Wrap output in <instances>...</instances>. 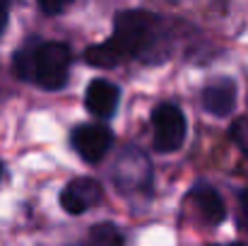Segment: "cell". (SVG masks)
I'll use <instances>...</instances> for the list:
<instances>
[{"mask_svg": "<svg viewBox=\"0 0 248 246\" xmlns=\"http://www.w3.org/2000/svg\"><path fill=\"white\" fill-rule=\"evenodd\" d=\"M202 109L212 116H229L234 111L236 104V84L229 78H219V80L210 82L202 89Z\"/></svg>", "mask_w": 248, "mask_h": 246, "instance_id": "9", "label": "cell"}, {"mask_svg": "<svg viewBox=\"0 0 248 246\" xmlns=\"http://www.w3.org/2000/svg\"><path fill=\"white\" fill-rule=\"evenodd\" d=\"M7 12H10V0H0V34L7 27Z\"/></svg>", "mask_w": 248, "mask_h": 246, "instance_id": "14", "label": "cell"}, {"mask_svg": "<svg viewBox=\"0 0 248 246\" xmlns=\"http://www.w3.org/2000/svg\"><path fill=\"white\" fill-rule=\"evenodd\" d=\"M152 131H155V150L157 152H176L186 140V116L181 106L164 101L152 111Z\"/></svg>", "mask_w": 248, "mask_h": 246, "instance_id": "3", "label": "cell"}, {"mask_svg": "<svg viewBox=\"0 0 248 246\" xmlns=\"http://www.w3.org/2000/svg\"><path fill=\"white\" fill-rule=\"evenodd\" d=\"M0 176H2V164H0Z\"/></svg>", "mask_w": 248, "mask_h": 246, "instance_id": "15", "label": "cell"}, {"mask_svg": "<svg viewBox=\"0 0 248 246\" xmlns=\"http://www.w3.org/2000/svg\"><path fill=\"white\" fill-rule=\"evenodd\" d=\"M113 181L121 191L130 193V191H147L150 183H152V164L150 160L135 150V148H128L113 169Z\"/></svg>", "mask_w": 248, "mask_h": 246, "instance_id": "4", "label": "cell"}, {"mask_svg": "<svg viewBox=\"0 0 248 246\" xmlns=\"http://www.w3.org/2000/svg\"><path fill=\"white\" fill-rule=\"evenodd\" d=\"M159 36V19L147 10L118 12L113 22V34L104 44L87 49L84 61L94 68H113L130 58L145 56Z\"/></svg>", "mask_w": 248, "mask_h": 246, "instance_id": "1", "label": "cell"}, {"mask_svg": "<svg viewBox=\"0 0 248 246\" xmlns=\"http://www.w3.org/2000/svg\"><path fill=\"white\" fill-rule=\"evenodd\" d=\"M239 222L241 227L248 232V191L241 193V205H239Z\"/></svg>", "mask_w": 248, "mask_h": 246, "instance_id": "13", "label": "cell"}, {"mask_svg": "<svg viewBox=\"0 0 248 246\" xmlns=\"http://www.w3.org/2000/svg\"><path fill=\"white\" fill-rule=\"evenodd\" d=\"M92 244H123L125 242V237L121 234V230L116 227V225H111V222H104V225H94L92 230H89V237H87Z\"/></svg>", "mask_w": 248, "mask_h": 246, "instance_id": "10", "label": "cell"}, {"mask_svg": "<svg viewBox=\"0 0 248 246\" xmlns=\"http://www.w3.org/2000/svg\"><path fill=\"white\" fill-rule=\"evenodd\" d=\"M118 101H121V87L118 84L104 80V78L89 82L87 94H84V106L92 116L111 118L113 111L118 109Z\"/></svg>", "mask_w": 248, "mask_h": 246, "instance_id": "7", "label": "cell"}, {"mask_svg": "<svg viewBox=\"0 0 248 246\" xmlns=\"http://www.w3.org/2000/svg\"><path fill=\"white\" fill-rule=\"evenodd\" d=\"M232 138H234V143L244 150V155L248 157V116L236 118V123L232 126Z\"/></svg>", "mask_w": 248, "mask_h": 246, "instance_id": "11", "label": "cell"}, {"mask_svg": "<svg viewBox=\"0 0 248 246\" xmlns=\"http://www.w3.org/2000/svg\"><path fill=\"white\" fill-rule=\"evenodd\" d=\"M70 145L73 150L82 157L84 162L96 164L106 157V152L113 145V133L104 123H82L75 126L70 133Z\"/></svg>", "mask_w": 248, "mask_h": 246, "instance_id": "5", "label": "cell"}, {"mask_svg": "<svg viewBox=\"0 0 248 246\" xmlns=\"http://www.w3.org/2000/svg\"><path fill=\"white\" fill-rule=\"evenodd\" d=\"M104 191H101V183L92 176H80V179H73L63 193H61V205L70 213V215H82L87 210H92L99 200H101Z\"/></svg>", "mask_w": 248, "mask_h": 246, "instance_id": "6", "label": "cell"}, {"mask_svg": "<svg viewBox=\"0 0 248 246\" xmlns=\"http://www.w3.org/2000/svg\"><path fill=\"white\" fill-rule=\"evenodd\" d=\"M188 203H193V208L198 210L200 220L210 227H217L224 217H227V210H224V203H222V196L217 193V188H212L210 183L200 181L190 188L188 193Z\"/></svg>", "mask_w": 248, "mask_h": 246, "instance_id": "8", "label": "cell"}, {"mask_svg": "<svg viewBox=\"0 0 248 246\" xmlns=\"http://www.w3.org/2000/svg\"><path fill=\"white\" fill-rule=\"evenodd\" d=\"M70 46L63 41H41L34 49H22L15 56V73L48 92H58L68 84L70 75Z\"/></svg>", "mask_w": 248, "mask_h": 246, "instance_id": "2", "label": "cell"}, {"mask_svg": "<svg viewBox=\"0 0 248 246\" xmlns=\"http://www.w3.org/2000/svg\"><path fill=\"white\" fill-rule=\"evenodd\" d=\"M70 2H73V0H36L39 10L46 12V15H58V12H63Z\"/></svg>", "mask_w": 248, "mask_h": 246, "instance_id": "12", "label": "cell"}]
</instances>
